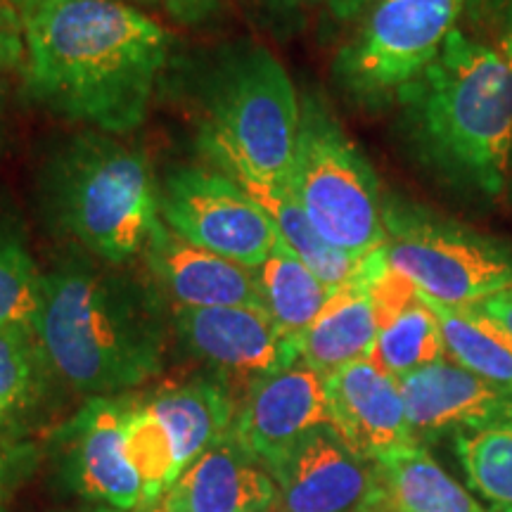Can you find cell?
I'll list each match as a JSON object with an SVG mask.
<instances>
[{
    "label": "cell",
    "mask_w": 512,
    "mask_h": 512,
    "mask_svg": "<svg viewBox=\"0 0 512 512\" xmlns=\"http://www.w3.org/2000/svg\"><path fill=\"white\" fill-rule=\"evenodd\" d=\"M396 107L422 166L501 200L512 178V0H467L437 60L403 88Z\"/></svg>",
    "instance_id": "obj_1"
},
{
    "label": "cell",
    "mask_w": 512,
    "mask_h": 512,
    "mask_svg": "<svg viewBox=\"0 0 512 512\" xmlns=\"http://www.w3.org/2000/svg\"><path fill=\"white\" fill-rule=\"evenodd\" d=\"M10 3L24 24L31 98L117 138L143 126L174 43L155 17L126 0Z\"/></svg>",
    "instance_id": "obj_2"
},
{
    "label": "cell",
    "mask_w": 512,
    "mask_h": 512,
    "mask_svg": "<svg viewBox=\"0 0 512 512\" xmlns=\"http://www.w3.org/2000/svg\"><path fill=\"white\" fill-rule=\"evenodd\" d=\"M162 294L119 266L79 256L43 273L36 339L55 377L74 392L124 396L162 373Z\"/></svg>",
    "instance_id": "obj_3"
},
{
    "label": "cell",
    "mask_w": 512,
    "mask_h": 512,
    "mask_svg": "<svg viewBox=\"0 0 512 512\" xmlns=\"http://www.w3.org/2000/svg\"><path fill=\"white\" fill-rule=\"evenodd\" d=\"M48 221L107 266L143 254L159 216V183L143 150L83 131L50 155L41 174Z\"/></svg>",
    "instance_id": "obj_4"
},
{
    "label": "cell",
    "mask_w": 512,
    "mask_h": 512,
    "mask_svg": "<svg viewBox=\"0 0 512 512\" xmlns=\"http://www.w3.org/2000/svg\"><path fill=\"white\" fill-rule=\"evenodd\" d=\"M200 150L223 174L290 185L299 136L297 88L256 41L219 48L200 81Z\"/></svg>",
    "instance_id": "obj_5"
},
{
    "label": "cell",
    "mask_w": 512,
    "mask_h": 512,
    "mask_svg": "<svg viewBox=\"0 0 512 512\" xmlns=\"http://www.w3.org/2000/svg\"><path fill=\"white\" fill-rule=\"evenodd\" d=\"M290 188L320 238L363 259L384 247V195L373 166L323 95H299V136Z\"/></svg>",
    "instance_id": "obj_6"
},
{
    "label": "cell",
    "mask_w": 512,
    "mask_h": 512,
    "mask_svg": "<svg viewBox=\"0 0 512 512\" xmlns=\"http://www.w3.org/2000/svg\"><path fill=\"white\" fill-rule=\"evenodd\" d=\"M384 259L444 306H479L512 287V245L432 214L420 204L384 197Z\"/></svg>",
    "instance_id": "obj_7"
},
{
    "label": "cell",
    "mask_w": 512,
    "mask_h": 512,
    "mask_svg": "<svg viewBox=\"0 0 512 512\" xmlns=\"http://www.w3.org/2000/svg\"><path fill=\"white\" fill-rule=\"evenodd\" d=\"M467 0H373L337 50L332 79L363 110H384L425 72L465 15Z\"/></svg>",
    "instance_id": "obj_8"
},
{
    "label": "cell",
    "mask_w": 512,
    "mask_h": 512,
    "mask_svg": "<svg viewBox=\"0 0 512 512\" xmlns=\"http://www.w3.org/2000/svg\"><path fill=\"white\" fill-rule=\"evenodd\" d=\"M159 216L192 245L259 268L278 230L252 195L211 164L181 166L159 183Z\"/></svg>",
    "instance_id": "obj_9"
},
{
    "label": "cell",
    "mask_w": 512,
    "mask_h": 512,
    "mask_svg": "<svg viewBox=\"0 0 512 512\" xmlns=\"http://www.w3.org/2000/svg\"><path fill=\"white\" fill-rule=\"evenodd\" d=\"M128 396H93L53 437L57 472L72 494L107 512H145V489L126 456Z\"/></svg>",
    "instance_id": "obj_10"
},
{
    "label": "cell",
    "mask_w": 512,
    "mask_h": 512,
    "mask_svg": "<svg viewBox=\"0 0 512 512\" xmlns=\"http://www.w3.org/2000/svg\"><path fill=\"white\" fill-rule=\"evenodd\" d=\"M268 512H377L382 491L373 460L358 456L332 425L313 427L273 467Z\"/></svg>",
    "instance_id": "obj_11"
},
{
    "label": "cell",
    "mask_w": 512,
    "mask_h": 512,
    "mask_svg": "<svg viewBox=\"0 0 512 512\" xmlns=\"http://www.w3.org/2000/svg\"><path fill=\"white\" fill-rule=\"evenodd\" d=\"M171 328L190 356L226 375L256 377L297 363V347L264 306H171Z\"/></svg>",
    "instance_id": "obj_12"
},
{
    "label": "cell",
    "mask_w": 512,
    "mask_h": 512,
    "mask_svg": "<svg viewBox=\"0 0 512 512\" xmlns=\"http://www.w3.org/2000/svg\"><path fill=\"white\" fill-rule=\"evenodd\" d=\"M320 425H330L325 377L297 361L249 382L230 432L268 470Z\"/></svg>",
    "instance_id": "obj_13"
},
{
    "label": "cell",
    "mask_w": 512,
    "mask_h": 512,
    "mask_svg": "<svg viewBox=\"0 0 512 512\" xmlns=\"http://www.w3.org/2000/svg\"><path fill=\"white\" fill-rule=\"evenodd\" d=\"M399 389L415 441L512 422V392L458 363H432L401 377Z\"/></svg>",
    "instance_id": "obj_14"
},
{
    "label": "cell",
    "mask_w": 512,
    "mask_h": 512,
    "mask_svg": "<svg viewBox=\"0 0 512 512\" xmlns=\"http://www.w3.org/2000/svg\"><path fill=\"white\" fill-rule=\"evenodd\" d=\"M145 264L171 306H261L254 268L192 245L159 219L145 245Z\"/></svg>",
    "instance_id": "obj_15"
},
{
    "label": "cell",
    "mask_w": 512,
    "mask_h": 512,
    "mask_svg": "<svg viewBox=\"0 0 512 512\" xmlns=\"http://www.w3.org/2000/svg\"><path fill=\"white\" fill-rule=\"evenodd\" d=\"M330 425L358 456L375 460L396 448L418 444L408 425L399 382L370 358L325 377Z\"/></svg>",
    "instance_id": "obj_16"
},
{
    "label": "cell",
    "mask_w": 512,
    "mask_h": 512,
    "mask_svg": "<svg viewBox=\"0 0 512 512\" xmlns=\"http://www.w3.org/2000/svg\"><path fill=\"white\" fill-rule=\"evenodd\" d=\"M275 501L271 472L228 432L181 472L157 512H268Z\"/></svg>",
    "instance_id": "obj_17"
},
{
    "label": "cell",
    "mask_w": 512,
    "mask_h": 512,
    "mask_svg": "<svg viewBox=\"0 0 512 512\" xmlns=\"http://www.w3.org/2000/svg\"><path fill=\"white\" fill-rule=\"evenodd\" d=\"M377 254L380 249L363 256L354 278L332 290L318 318L294 342L299 361L323 377L361 358H370L375 347L380 323L370 294V280Z\"/></svg>",
    "instance_id": "obj_18"
},
{
    "label": "cell",
    "mask_w": 512,
    "mask_h": 512,
    "mask_svg": "<svg viewBox=\"0 0 512 512\" xmlns=\"http://www.w3.org/2000/svg\"><path fill=\"white\" fill-rule=\"evenodd\" d=\"M143 401L174 444L176 479L192 460L226 437L238 413V403L228 387L214 377L166 384L143 396Z\"/></svg>",
    "instance_id": "obj_19"
},
{
    "label": "cell",
    "mask_w": 512,
    "mask_h": 512,
    "mask_svg": "<svg viewBox=\"0 0 512 512\" xmlns=\"http://www.w3.org/2000/svg\"><path fill=\"white\" fill-rule=\"evenodd\" d=\"M382 501L377 512H486L420 444L375 460Z\"/></svg>",
    "instance_id": "obj_20"
},
{
    "label": "cell",
    "mask_w": 512,
    "mask_h": 512,
    "mask_svg": "<svg viewBox=\"0 0 512 512\" xmlns=\"http://www.w3.org/2000/svg\"><path fill=\"white\" fill-rule=\"evenodd\" d=\"M230 178L240 183L252 195V200L266 211L268 219L278 230L280 242H285L330 290H337L339 285L354 278L358 266H361V259L339 252V249L320 238V233L313 228L311 219L294 197L290 185L261 181V178L242 174Z\"/></svg>",
    "instance_id": "obj_21"
},
{
    "label": "cell",
    "mask_w": 512,
    "mask_h": 512,
    "mask_svg": "<svg viewBox=\"0 0 512 512\" xmlns=\"http://www.w3.org/2000/svg\"><path fill=\"white\" fill-rule=\"evenodd\" d=\"M254 271L261 306L280 332L297 342L328 304L332 290L280 240L275 242L264 264Z\"/></svg>",
    "instance_id": "obj_22"
},
{
    "label": "cell",
    "mask_w": 512,
    "mask_h": 512,
    "mask_svg": "<svg viewBox=\"0 0 512 512\" xmlns=\"http://www.w3.org/2000/svg\"><path fill=\"white\" fill-rule=\"evenodd\" d=\"M427 304L439 320L446 356L460 368L512 392L510 332L479 306H444L432 299H427Z\"/></svg>",
    "instance_id": "obj_23"
},
{
    "label": "cell",
    "mask_w": 512,
    "mask_h": 512,
    "mask_svg": "<svg viewBox=\"0 0 512 512\" xmlns=\"http://www.w3.org/2000/svg\"><path fill=\"white\" fill-rule=\"evenodd\" d=\"M444 358L446 344L439 320L422 294L392 318L384 320L377 332L375 347L370 351V361L394 380H401Z\"/></svg>",
    "instance_id": "obj_24"
},
{
    "label": "cell",
    "mask_w": 512,
    "mask_h": 512,
    "mask_svg": "<svg viewBox=\"0 0 512 512\" xmlns=\"http://www.w3.org/2000/svg\"><path fill=\"white\" fill-rule=\"evenodd\" d=\"M43 273L12 221H0V330L36 332Z\"/></svg>",
    "instance_id": "obj_25"
},
{
    "label": "cell",
    "mask_w": 512,
    "mask_h": 512,
    "mask_svg": "<svg viewBox=\"0 0 512 512\" xmlns=\"http://www.w3.org/2000/svg\"><path fill=\"white\" fill-rule=\"evenodd\" d=\"M456 453L470 489L496 512H512V422L458 434Z\"/></svg>",
    "instance_id": "obj_26"
},
{
    "label": "cell",
    "mask_w": 512,
    "mask_h": 512,
    "mask_svg": "<svg viewBox=\"0 0 512 512\" xmlns=\"http://www.w3.org/2000/svg\"><path fill=\"white\" fill-rule=\"evenodd\" d=\"M46 354L31 330H0V408L29 422L48 394Z\"/></svg>",
    "instance_id": "obj_27"
},
{
    "label": "cell",
    "mask_w": 512,
    "mask_h": 512,
    "mask_svg": "<svg viewBox=\"0 0 512 512\" xmlns=\"http://www.w3.org/2000/svg\"><path fill=\"white\" fill-rule=\"evenodd\" d=\"M124 437L128 463L143 482L145 505L150 510L176 482V456L171 437L155 413L145 406L143 396H128Z\"/></svg>",
    "instance_id": "obj_28"
},
{
    "label": "cell",
    "mask_w": 512,
    "mask_h": 512,
    "mask_svg": "<svg viewBox=\"0 0 512 512\" xmlns=\"http://www.w3.org/2000/svg\"><path fill=\"white\" fill-rule=\"evenodd\" d=\"M275 22H297L313 15L328 17L335 24L358 22L373 0H256Z\"/></svg>",
    "instance_id": "obj_29"
},
{
    "label": "cell",
    "mask_w": 512,
    "mask_h": 512,
    "mask_svg": "<svg viewBox=\"0 0 512 512\" xmlns=\"http://www.w3.org/2000/svg\"><path fill=\"white\" fill-rule=\"evenodd\" d=\"M38 446L27 439L0 441V512H5L10 496L38 465Z\"/></svg>",
    "instance_id": "obj_30"
},
{
    "label": "cell",
    "mask_w": 512,
    "mask_h": 512,
    "mask_svg": "<svg viewBox=\"0 0 512 512\" xmlns=\"http://www.w3.org/2000/svg\"><path fill=\"white\" fill-rule=\"evenodd\" d=\"M27 62V41L17 5L0 0V74L22 69Z\"/></svg>",
    "instance_id": "obj_31"
},
{
    "label": "cell",
    "mask_w": 512,
    "mask_h": 512,
    "mask_svg": "<svg viewBox=\"0 0 512 512\" xmlns=\"http://www.w3.org/2000/svg\"><path fill=\"white\" fill-rule=\"evenodd\" d=\"M159 5L176 19L178 24H195L209 22L211 17H216L226 8L228 0H159Z\"/></svg>",
    "instance_id": "obj_32"
},
{
    "label": "cell",
    "mask_w": 512,
    "mask_h": 512,
    "mask_svg": "<svg viewBox=\"0 0 512 512\" xmlns=\"http://www.w3.org/2000/svg\"><path fill=\"white\" fill-rule=\"evenodd\" d=\"M479 309H482L484 313H489L494 320H498V323H501L503 328L512 335V287L501 294L489 297L486 302L479 304Z\"/></svg>",
    "instance_id": "obj_33"
},
{
    "label": "cell",
    "mask_w": 512,
    "mask_h": 512,
    "mask_svg": "<svg viewBox=\"0 0 512 512\" xmlns=\"http://www.w3.org/2000/svg\"><path fill=\"white\" fill-rule=\"evenodd\" d=\"M27 432V422L0 408V441H19Z\"/></svg>",
    "instance_id": "obj_34"
},
{
    "label": "cell",
    "mask_w": 512,
    "mask_h": 512,
    "mask_svg": "<svg viewBox=\"0 0 512 512\" xmlns=\"http://www.w3.org/2000/svg\"><path fill=\"white\" fill-rule=\"evenodd\" d=\"M126 3H152V0H126Z\"/></svg>",
    "instance_id": "obj_35"
},
{
    "label": "cell",
    "mask_w": 512,
    "mask_h": 512,
    "mask_svg": "<svg viewBox=\"0 0 512 512\" xmlns=\"http://www.w3.org/2000/svg\"><path fill=\"white\" fill-rule=\"evenodd\" d=\"M145 512H157V510H155V508H150V510H145Z\"/></svg>",
    "instance_id": "obj_36"
}]
</instances>
